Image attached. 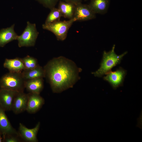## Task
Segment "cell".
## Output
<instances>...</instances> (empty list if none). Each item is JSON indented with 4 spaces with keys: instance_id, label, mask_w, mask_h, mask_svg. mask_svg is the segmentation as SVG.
I'll use <instances>...</instances> for the list:
<instances>
[{
    "instance_id": "cell-22",
    "label": "cell",
    "mask_w": 142,
    "mask_h": 142,
    "mask_svg": "<svg viewBox=\"0 0 142 142\" xmlns=\"http://www.w3.org/2000/svg\"><path fill=\"white\" fill-rule=\"evenodd\" d=\"M19 136L14 135H9L6 136L3 138V141L6 142H19L20 140Z\"/></svg>"
},
{
    "instance_id": "cell-2",
    "label": "cell",
    "mask_w": 142,
    "mask_h": 142,
    "mask_svg": "<svg viewBox=\"0 0 142 142\" xmlns=\"http://www.w3.org/2000/svg\"><path fill=\"white\" fill-rule=\"evenodd\" d=\"M115 47L114 44L110 51L103 52L100 67L92 73L95 76L101 77L111 71L113 67L120 64L123 57L127 53L125 52L120 55H117L115 52Z\"/></svg>"
},
{
    "instance_id": "cell-16",
    "label": "cell",
    "mask_w": 142,
    "mask_h": 142,
    "mask_svg": "<svg viewBox=\"0 0 142 142\" xmlns=\"http://www.w3.org/2000/svg\"><path fill=\"white\" fill-rule=\"evenodd\" d=\"M110 3L109 0H91L88 5L95 14H104L107 12Z\"/></svg>"
},
{
    "instance_id": "cell-10",
    "label": "cell",
    "mask_w": 142,
    "mask_h": 142,
    "mask_svg": "<svg viewBox=\"0 0 142 142\" xmlns=\"http://www.w3.org/2000/svg\"><path fill=\"white\" fill-rule=\"evenodd\" d=\"M5 111L0 106V133L3 138L6 135L19 136L18 133L12 126L6 115Z\"/></svg>"
},
{
    "instance_id": "cell-5",
    "label": "cell",
    "mask_w": 142,
    "mask_h": 142,
    "mask_svg": "<svg viewBox=\"0 0 142 142\" xmlns=\"http://www.w3.org/2000/svg\"><path fill=\"white\" fill-rule=\"evenodd\" d=\"M38 34L36 24H32L28 21L24 31L21 35L18 37L17 40L18 47H21L34 46Z\"/></svg>"
},
{
    "instance_id": "cell-12",
    "label": "cell",
    "mask_w": 142,
    "mask_h": 142,
    "mask_svg": "<svg viewBox=\"0 0 142 142\" xmlns=\"http://www.w3.org/2000/svg\"><path fill=\"white\" fill-rule=\"evenodd\" d=\"M27 105L26 110L30 113L38 111L44 103V100L40 94L29 93Z\"/></svg>"
},
{
    "instance_id": "cell-14",
    "label": "cell",
    "mask_w": 142,
    "mask_h": 142,
    "mask_svg": "<svg viewBox=\"0 0 142 142\" xmlns=\"http://www.w3.org/2000/svg\"><path fill=\"white\" fill-rule=\"evenodd\" d=\"M3 67L9 72L22 73L25 68L21 58H16L12 59H6L3 63Z\"/></svg>"
},
{
    "instance_id": "cell-13",
    "label": "cell",
    "mask_w": 142,
    "mask_h": 142,
    "mask_svg": "<svg viewBox=\"0 0 142 142\" xmlns=\"http://www.w3.org/2000/svg\"><path fill=\"white\" fill-rule=\"evenodd\" d=\"M14 26L13 24L10 27L0 30V47H3L8 43L17 40L18 36L14 31Z\"/></svg>"
},
{
    "instance_id": "cell-18",
    "label": "cell",
    "mask_w": 142,
    "mask_h": 142,
    "mask_svg": "<svg viewBox=\"0 0 142 142\" xmlns=\"http://www.w3.org/2000/svg\"><path fill=\"white\" fill-rule=\"evenodd\" d=\"M75 5L71 3L61 1L59 3L58 8L63 17L70 19L73 18Z\"/></svg>"
},
{
    "instance_id": "cell-7",
    "label": "cell",
    "mask_w": 142,
    "mask_h": 142,
    "mask_svg": "<svg viewBox=\"0 0 142 142\" xmlns=\"http://www.w3.org/2000/svg\"><path fill=\"white\" fill-rule=\"evenodd\" d=\"M95 14L88 4L82 3L75 5L73 18L76 21H85L95 18Z\"/></svg>"
},
{
    "instance_id": "cell-21",
    "label": "cell",
    "mask_w": 142,
    "mask_h": 142,
    "mask_svg": "<svg viewBox=\"0 0 142 142\" xmlns=\"http://www.w3.org/2000/svg\"><path fill=\"white\" fill-rule=\"evenodd\" d=\"M45 7L50 9L55 7L58 0H37Z\"/></svg>"
},
{
    "instance_id": "cell-11",
    "label": "cell",
    "mask_w": 142,
    "mask_h": 142,
    "mask_svg": "<svg viewBox=\"0 0 142 142\" xmlns=\"http://www.w3.org/2000/svg\"><path fill=\"white\" fill-rule=\"evenodd\" d=\"M28 97V93L24 92H18L14 98L12 110L16 114L26 110Z\"/></svg>"
},
{
    "instance_id": "cell-3",
    "label": "cell",
    "mask_w": 142,
    "mask_h": 142,
    "mask_svg": "<svg viewBox=\"0 0 142 142\" xmlns=\"http://www.w3.org/2000/svg\"><path fill=\"white\" fill-rule=\"evenodd\" d=\"M25 80L22 73L9 72L0 79V88L21 92H24Z\"/></svg>"
},
{
    "instance_id": "cell-19",
    "label": "cell",
    "mask_w": 142,
    "mask_h": 142,
    "mask_svg": "<svg viewBox=\"0 0 142 142\" xmlns=\"http://www.w3.org/2000/svg\"><path fill=\"white\" fill-rule=\"evenodd\" d=\"M63 17L60 11L58 8L54 7L50 9V11L48 15L45 22V24H49L59 20Z\"/></svg>"
},
{
    "instance_id": "cell-15",
    "label": "cell",
    "mask_w": 142,
    "mask_h": 142,
    "mask_svg": "<svg viewBox=\"0 0 142 142\" xmlns=\"http://www.w3.org/2000/svg\"><path fill=\"white\" fill-rule=\"evenodd\" d=\"M43 87L44 80L43 78L25 81V88L29 93L40 94Z\"/></svg>"
},
{
    "instance_id": "cell-23",
    "label": "cell",
    "mask_w": 142,
    "mask_h": 142,
    "mask_svg": "<svg viewBox=\"0 0 142 142\" xmlns=\"http://www.w3.org/2000/svg\"><path fill=\"white\" fill-rule=\"evenodd\" d=\"M62 1L72 3L75 5L81 3L82 0H63Z\"/></svg>"
},
{
    "instance_id": "cell-17",
    "label": "cell",
    "mask_w": 142,
    "mask_h": 142,
    "mask_svg": "<svg viewBox=\"0 0 142 142\" xmlns=\"http://www.w3.org/2000/svg\"><path fill=\"white\" fill-rule=\"evenodd\" d=\"M22 74L25 80L39 78H45V74L43 67L38 65L34 68L24 69Z\"/></svg>"
},
{
    "instance_id": "cell-6",
    "label": "cell",
    "mask_w": 142,
    "mask_h": 142,
    "mask_svg": "<svg viewBox=\"0 0 142 142\" xmlns=\"http://www.w3.org/2000/svg\"><path fill=\"white\" fill-rule=\"evenodd\" d=\"M126 74V71L120 67L114 71L111 70L106 73L103 77L105 80L108 82L114 89L122 86Z\"/></svg>"
},
{
    "instance_id": "cell-4",
    "label": "cell",
    "mask_w": 142,
    "mask_h": 142,
    "mask_svg": "<svg viewBox=\"0 0 142 142\" xmlns=\"http://www.w3.org/2000/svg\"><path fill=\"white\" fill-rule=\"evenodd\" d=\"M75 21L73 18L67 21L59 20L49 24L44 23L42 27L43 29L53 33L58 40L63 41L66 38L69 28Z\"/></svg>"
},
{
    "instance_id": "cell-9",
    "label": "cell",
    "mask_w": 142,
    "mask_h": 142,
    "mask_svg": "<svg viewBox=\"0 0 142 142\" xmlns=\"http://www.w3.org/2000/svg\"><path fill=\"white\" fill-rule=\"evenodd\" d=\"M40 125V123L38 122L34 128L30 129L20 123L19 124L18 132L19 136L26 141L38 142L37 135Z\"/></svg>"
},
{
    "instance_id": "cell-20",
    "label": "cell",
    "mask_w": 142,
    "mask_h": 142,
    "mask_svg": "<svg viewBox=\"0 0 142 142\" xmlns=\"http://www.w3.org/2000/svg\"><path fill=\"white\" fill-rule=\"evenodd\" d=\"M25 69H30L35 68L39 65L37 59L29 55L21 58Z\"/></svg>"
},
{
    "instance_id": "cell-25",
    "label": "cell",
    "mask_w": 142,
    "mask_h": 142,
    "mask_svg": "<svg viewBox=\"0 0 142 142\" xmlns=\"http://www.w3.org/2000/svg\"><path fill=\"white\" fill-rule=\"evenodd\" d=\"M85 1H87V0H84Z\"/></svg>"
},
{
    "instance_id": "cell-1",
    "label": "cell",
    "mask_w": 142,
    "mask_h": 142,
    "mask_svg": "<svg viewBox=\"0 0 142 142\" xmlns=\"http://www.w3.org/2000/svg\"><path fill=\"white\" fill-rule=\"evenodd\" d=\"M45 76L54 93L73 87L79 79L82 69L72 60L63 56L54 58L43 67Z\"/></svg>"
},
{
    "instance_id": "cell-8",
    "label": "cell",
    "mask_w": 142,
    "mask_h": 142,
    "mask_svg": "<svg viewBox=\"0 0 142 142\" xmlns=\"http://www.w3.org/2000/svg\"><path fill=\"white\" fill-rule=\"evenodd\" d=\"M18 92L0 88V106L5 111L12 110L14 99Z\"/></svg>"
},
{
    "instance_id": "cell-24",
    "label": "cell",
    "mask_w": 142,
    "mask_h": 142,
    "mask_svg": "<svg viewBox=\"0 0 142 142\" xmlns=\"http://www.w3.org/2000/svg\"><path fill=\"white\" fill-rule=\"evenodd\" d=\"M2 135V134L0 133V142H2V141H3L2 140L3 139L1 136Z\"/></svg>"
}]
</instances>
